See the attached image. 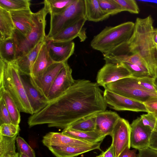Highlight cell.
<instances>
[{
    "mask_svg": "<svg viewBox=\"0 0 157 157\" xmlns=\"http://www.w3.org/2000/svg\"><path fill=\"white\" fill-rule=\"evenodd\" d=\"M103 92L96 82L75 80L64 93L31 115L30 127L47 124L49 127L65 129L82 120L104 111L107 106Z\"/></svg>",
    "mask_w": 157,
    "mask_h": 157,
    "instance_id": "obj_1",
    "label": "cell"
},
{
    "mask_svg": "<svg viewBox=\"0 0 157 157\" xmlns=\"http://www.w3.org/2000/svg\"><path fill=\"white\" fill-rule=\"evenodd\" d=\"M154 28L151 15L144 18L138 17L135 23L133 33L128 41L118 48L122 53L137 54L146 62L151 76H155L157 61L156 46L153 39Z\"/></svg>",
    "mask_w": 157,
    "mask_h": 157,
    "instance_id": "obj_2",
    "label": "cell"
},
{
    "mask_svg": "<svg viewBox=\"0 0 157 157\" xmlns=\"http://www.w3.org/2000/svg\"><path fill=\"white\" fill-rule=\"evenodd\" d=\"M0 86L11 96L20 112L34 114L21 75L14 62L7 63L0 59Z\"/></svg>",
    "mask_w": 157,
    "mask_h": 157,
    "instance_id": "obj_3",
    "label": "cell"
},
{
    "mask_svg": "<svg viewBox=\"0 0 157 157\" xmlns=\"http://www.w3.org/2000/svg\"><path fill=\"white\" fill-rule=\"evenodd\" d=\"M134 27L135 23L132 21L114 26H106L94 36L90 42V46L103 54L109 53L128 41L133 33Z\"/></svg>",
    "mask_w": 157,
    "mask_h": 157,
    "instance_id": "obj_4",
    "label": "cell"
},
{
    "mask_svg": "<svg viewBox=\"0 0 157 157\" xmlns=\"http://www.w3.org/2000/svg\"><path fill=\"white\" fill-rule=\"evenodd\" d=\"M37 12L33 14L32 29L26 36H24L15 29L12 37L17 46V59L27 53L41 42L46 40V17L49 11L46 4Z\"/></svg>",
    "mask_w": 157,
    "mask_h": 157,
    "instance_id": "obj_5",
    "label": "cell"
},
{
    "mask_svg": "<svg viewBox=\"0 0 157 157\" xmlns=\"http://www.w3.org/2000/svg\"><path fill=\"white\" fill-rule=\"evenodd\" d=\"M50 16V30L46 36V41L86 17L84 0H74L62 13Z\"/></svg>",
    "mask_w": 157,
    "mask_h": 157,
    "instance_id": "obj_6",
    "label": "cell"
},
{
    "mask_svg": "<svg viewBox=\"0 0 157 157\" xmlns=\"http://www.w3.org/2000/svg\"><path fill=\"white\" fill-rule=\"evenodd\" d=\"M104 87L105 89L142 103L151 97H157V93L146 90L138 83L136 78L132 77L108 84Z\"/></svg>",
    "mask_w": 157,
    "mask_h": 157,
    "instance_id": "obj_7",
    "label": "cell"
},
{
    "mask_svg": "<svg viewBox=\"0 0 157 157\" xmlns=\"http://www.w3.org/2000/svg\"><path fill=\"white\" fill-rule=\"evenodd\" d=\"M103 96L107 106L116 110L147 113L143 103L105 89Z\"/></svg>",
    "mask_w": 157,
    "mask_h": 157,
    "instance_id": "obj_8",
    "label": "cell"
},
{
    "mask_svg": "<svg viewBox=\"0 0 157 157\" xmlns=\"http://www.w3.org/2000/svg\"><path fill=\"white\" fill-rule=\"evenodd\" d=\"M131 77H132L130 72L121 64L105 63L98 72L96 83L99 86L104 87L108 84Z\"/></svg>",
    "mask_w": 157,
    "mask_h": 157,
    "instance_id": "obj_9",
    "label": "cell"
},
{
    "mask_svg": "<svg viewBox=\"0 0 157 157\" xmlns=\"http://www.w3.org/2000/svg\"><path fill=\"white\" fill-rule=\"evenodd\" d=\"M130 124L125 119L120 117L117 122L110 135L111 144L115 157H118L127 147H130Z\"/></svg>",
    "mask_w": 157,
    "mask_h": 157,
    "instance_id": "obj_10",
    "label": "cell"
},
{
    "mask_svg": "<svg viewBox=\"0 0 157 157\" xmlns=\"http://www.w3.org/2000/svg\"><path fill=\"white\" fill-rule=\"evenodd\" d=\"M66 62L54 63L40 75L36 77L29 76L33 85L47 98L54 81Z\"/></svg>",
    "mask_w": 157,
    "mask_h": 157,
    "instance_id": "obj_11",
    "label": "cell"
},
{
    "mask_svg": "<svg viewBox=\"0 0 157 157\" xmlns=\"http://www.w3.org/2000/svg\"><path fill=\"white\" fill-rule=\"evenodd\" d=\"M72 70L67 62L58 74L49 92L47 98L49 102L59 97L67 91L75 83Z\"/></svg>",
    "mask_w": 157,
    "mask_h": 157,
    "instance_id": "obj_12",
    "label": "cell"
},
{
    "mask_svg": "<svg viewBox=\"0 0 157 157\" xmlns=\"http://www.w3.org/2000/svg\"><path fill=\"white\" fill-rule=\"evenodd\" d=\"M130 126V147L139 150L149 147L152 132L151 129L143 124L140 117L134 120Z\"/></svg>",
    "mask_w": 157,
    "mask_h": 157,
    "instance_id": "obj_13",
    "label": "cell"
},
{
    "mask_svg": "<svg viewBox=\"0 0 157 157\" xmlns=\"http://www.w3.org/2000/svg\"><path fill=\"white\" fill-rule=\"evenodd\" d=\"M48 54L54 63H65L73 54L75 43L72 41L56 42L46 41Z\"/></svg>",
    "mask_w": 157,
    "mask_h": 157,
    "instance_id": "obj_14",
    "label": "cell"
},
{
    "mask_svg": "<svg viewBox=\"0 0 157 157\" xmlns=\"http://www.w3.org/2000/svg\"><path fill=\"white\" fill-rule=\"evenodd\" d=\"M86 21V17L82 18L62 30L48 40L56 42L70 41L78 37L80 41H84L87 37L86 29L83 27Z\"/></svg>",
    "mask_w": 157,
    "mask_h": 157,
    "instance_id": "obj_15",
    "label": "cell"
},
{
    "mask_svg": "<svg viewBox=\"0 0 157 157\" xmlns=\"http://www.w3.org/2000/svg\"><path fill=\"white\" fill-rule=\"evenodd\" d=\"M27 76L21 75L26 94L34 114L44 108L49 102L48 98L42 95L32 84Z\"/></svg>",
    "mask_w": 157,
    "mask_h": 157,
    "instance_id": "obj_16",
    "label": "cell"
},
{
    "mask_svg": "<svg viewBox=\"0 0 157 157\" xmlns=\"http://www.w3.org/2000/svg\"><path fill=\"white\" fill-rule=\"evenodd\" d=\"M101 144L100 142L81 145L51 146L48 148L56 157H75L94 150L101 151Z\"/></svg>",
    "mask_w": 157,
    "mask_h": 157,
    "instance_id": "obj_17",
    "label": "cell"
},
{
    "mask_svg": "<svg viewBox=\"0 0 157 157\" xmlns=\"http://www.w3.org/2000/svg\"><path fill=\"white\" fill-rule=\"evenodd\" d=\"M121 117L116 113L105 110L96 115L95 131L103 136L110 135L118 120Z\"/></svg>",
    "mask_w": 157,
    "mask_h": 157,
    "instance_id": "obj_18",
    "label": "cell"
},
{
    "mask_svg": "<svg viewBox=\"0 0 157 157\" xmlns=\"http://www.w3.org/2000/svg\"><path fill=\"white\" fill-rule=\"evenodd\" d=\"M15 29L24 36L31 32L33 25V13L30 8L10 11Z\"/></svg>",
    "mask_w": 157,
    "mask_h": 157,
    "instance_id": "obj_19",
    "label": "cell"
},
{
    "mask_svg": "<svg viewBox=\"0 0 157 157\" xmlns=\"http://www.w3.org/2000/svg\"><path fill=\"white\" fill-rule=\"evenodd\" d=\"M42 142L48 147L51 146H64L81 145L91 143L77 139L62 132H50L43 137Z\"/></svg>",
    "mask_w": 157,
    "mask_h": 157,
    "instance_id": "obj_20",
    "label": "cell"
},
{
    "mask_svg": "<svg viewBox=\"0 0 157 157\" xmlns=\"http://www.w3.org/2000/svg\"><path fill=\"white\" fill-rule=\"evenodd\" d=\"M45 40L40 42L33 49L18 58L14 62L21 75H30L32 66L40 48Z\"/></svg>",
    "mask_w": 157,
    "mask_h": 157,
    "instance_id": "obj_21",
    "label": "cell"
},
{
    "mask_svg": "<svg viewBox=\"0 0 157 157\" xmlns=\"http://www.w3.org/2000/svg\"><path fill=\"white\" fill-rule=\"evenodd\" d=\"M54 63L48 54L45 40L32 66L30 76L36 77L40 75Z\"/></svg>",
    "mask_w": 157,
    "mask_h": 157,
    "instance_id": "obj_22",
    "label": "cell"
},
{
    "mask_svg": "<svg viewBox=\"0 0 157 157\" xmlns=\"http://www.w3.org/2000/svg\"><path fill=\"white\" fill-rule=\"evenodd\" d=\"M85 17L87 20L94 22L102 21L110 16L101 9L98 0H84Z\"/></svg>",
    "mask_w": 157,
    "mask_h": 157,
    "instance_id": "obj_23",
    "label": "cell"
},
{
    "mask_svg": "<svg viewBox=\"0 0 157 157\" xmlns=\"http://www.w3.org/2000/svg\"><path fill=\"white\" fill-rule=\"evenodd\" d=\"M62 132L74 138L90 143L101 142L105 137L95 130L83 132L73 130L69 128L63 129Z\"/></svg>",
    "mask_w": 157,
    "mask_h": 157,
    "instance_id": "obj_24",
    "label": "cell"
},
{
    "mask_svg": "<svg viewBox=\"0 0 157 157\" xmlns=\"http://www.w3.org/2000/svg\"><path fill=\"white\" fill-rule=\"evenodd\" d=\"M15 29L10 12L0 7V41L12 37Z\"/></svg>",
    "mask_w": 157,
    "mask_h": 157,
    "instance_id": "obj_25",
    "label": "cell"
},
{
    "mask_svg": "<svg viewBox=\"0 0 157 157\" xmlns=\"http://www.w3.org/2000/svg\"><path fill=\"white\" fill-rule=\"evenodd\" d=\"M17 46L14 38L0 41V59L7 63L14 62L17 59Z\"/></svg>",
    "mask_w": 157,
    "mask_h": 157,
    "instance_id": "obj_26",
    "label": "cell"
},
{
    "mask_svg": "<svg viewBox=\"0 0 157 157\" xmlns=\"http://www.w3.org/2000/svg\"><path fill=\"white\" fill-rule=\"evenodd\" d=\"M0 98L2 99L5 103L12 123L19 125L21 121L20 111L11 96L2 87L0 89Z\"/></svg>",
    "mask_w": 157,
    "mask_h": 157,
    "instance_id": "obj_27",
    "label": "cell"
},
{
    "mask_svg": "<svg viewBox=\"0 0 157 157\" xmlns=\"http://www.w3.org/2000/svg\"><path fill=\"white\" fill-rule=\"evenodd\" d=\"M17 135L10 137L0 134V157H10L15 155V142Z\"/></svg>",
    "mask_w": 157,
    "mask_h": 157,
    "instance_id": "obj_28",
    "label": "cell"
},
{
    "mask_svg": "<svg viewBox=\"0 0 157 157\" xmlns=\"http://www.w3.org/2000/svg\"><path fill=\"white\" fill-rule=\"evenodd\" d=\"M74 0H45L44 3L48 7L50 15L60 13L65 10Z\"/></svg>",
    "mask_w": 157,
    "mask_h": 157,
    "instance_id": "obj_29",
    "label": "cell"
},
{
    "mask_svg": "<svg viewBox=\"0 0 157 157\" xmlns=\"http://www.w3.org/2000/svg\"><path fill=\"white\" fill-rule=\"evenodd\" d=\"M29 0H0V7L9 12L30 8Z\"/></svg>",
    "mask_w": 157,
    "mask_h": 157,
    "instance_id": "obj_30",
    "label": "cell"
},
{
    "mask_svg": "<svg viewBox=\"0 0 157 157\" xmlns=\"http://www.w3.org/2000/svg\"><path fill=\"white\" fill-rule=\"evenodd\" d=\"M96 127V115L82 120L69 127L72 129L83 132L94 131Z\"/></svg>",
    "mask_w": 157,
    "mask_h": 157,
    "instance_id": "obj_31",
    "label": "cell"
},
{
    "mask_svg": "<svg viewBox=\"0 0 157 157\" xmlns=\"http://www.w3.org/2000/svg\"><path fill=\"white\" fill-rule=\"evenodd\" d=\"M98 1L102 10L110 16L124 11L120 5L115 0H98Z\"/></svg>",
    "mask_w": 157,
    "mask_h": 157,
    "instance_id": "obj_32",
    "label": "cell"
},
{
    "mask_svg": "<svg viewBox=\"0 0 157 157\" xmlns=\"http://www.w3.org/2000/svg\"><path fill=\"white\" fill-rule=\"evenodd\" d=\"M118 63L125 67L131 73L133 78H140L146 77H152L147 71L137 65L125 62Z\"/></svg>",
    "mask_w": 157,
    "mask_h": 157,
    "instance_id": "obj_33",
    "label": "cell"
},
{
    "mask_svg": "<svg viewBox=\"0 0 157 157\" xmlns=\"http://www.w3.org/2000/svg\"><path fill=\"white\" fill-rule=\"evenodd\" d=\"M20 130L19 125L13 123L0 125V134L5 136L13 137L17 135Z\"/></svg>",
    "mask_w": 157,
    "mask_h": 157,
    "instance_id": "obj_34",
    "label": "cell"
},
{
    "mask_svg": "<svg viewBox=\"0 0 157 157\" xmlns=\"http://www.w3.org/2000/svg\"><path fill=\"white\" fill-rule=\"evenodd\" d=\"M16 142L19 153L24 154L29 157H36L34 151L23 138L18 136L17 137Z\"/></svg>",
    "mask_w": 157,
    "mask_h": 157,
    "instance_id": "obj_35",
    "label": "cell"
},
{
    "mask_svg": "<svg viewBox=\"0 0 157 157\" xmlns=\"http://www.w3.org/2000/svg\"><path fill=\"white\" fill-rule=\"evenodd\" d=\"M140 120L143 124L149 127L152 132H157V118L149 113L140 116Z\"/></svg>",
    "mask_w": 157,
    "mask_h": 157,
    "instance_id": "obj_36",
    "label": "cell"
},
{
    "mask_svg": "<svg viewBox=\"0 0 157 157\" xmlns=\"http://www.w3.org/2000/svg\"><path fill=\"white\" fill-rule=\"evenodd\" d=\"M121 6L124 11L130 13L138 14L140 10L136 2L134 0H115Z\"/></svg>",
    "mask_w": 157,
    "mask_h": 157,
    "instance_id": "obj_37",
    "label": "cell"
},
{
    "mask_svg": "<svg viewBox=\"0 0 157 157\" xmlns=\"http://www.w3.org/2000/svg\"><path fill=\"white\" fill-rule=\"evenodd\" d=\"M13 123L5 103L0 98V125L4 124Z\"/></svg>",
    "mask_w": 157,
    "mask_h": 157,
    "instance_id": "obj_38",
    "label": "cell"
},
{
    "mask_svg": "<svg viewBox=\"0 0 157 157\" xmlns=\"http://www.w3.org/2000/svg\"><path fill=\"white\" fill-rule=\"evenodd\" d=\"M153 78L151 77L136 78L137 82L141 86L149 91L157 93L153 83Z\"/></svg>",
    "mask_w": 157,
    "mask_h": 157,
    "instance_id": "obj_39",
    "label": "cell"
},
{
    "mask_svg": "<svg viewBox=\"0 0 157 157\" xmlns=\"http://www.w3.org/2000/svg\"><path fill=\"white\" fill-rule=\"evenodd\" d=\"M143 103L147 110V113L157 118V97H151Z\"/></svg>",
    "mask_w": 157,
    "mask_h": 157,
    "instance_id": "obj_40",
    "label": "cell"
},
{
    "mask_svg": "<svg viewBox=\"0 0 157 157\" xmlns=\"http://www.w3.org/2000/svg\"><path fill=\"white\" fill-rule=\"evenodd\" d=\"M139 151L136 157H157V150L149 147Z\"/></svg>",
    "mask_w": 157,
    "mask_h": 157,
    "instance_id": "obj_41",
    "label": "cell"
},
{
    "mask_svg": "<svg viewBox=\"0 0 157 157\" xmlns=\"http://www.w3.org/2000/svg\"><path fill=\"white\" fill-rule=\"evenodd\" d=\"M130 147H126L120 153L118 157H136V150H130Z\"/></svg>",
    "mask_w": 157,
    "mask_h": 157,
    "instance_id": "obj_42",
    "label": "cell"
},
{
    "mask_svg": "<svg viewBox=\"0 0 157 157\" xmlns=\"http://www.w3.org/2000/svg\"><path fill=\"white\" fill-rule=\"evenodd\" d=\"M149 147L157 150V132H152Z\"/></svg>",
    "mask_w": 157,
    "mask_h": 157,
    "instance_id": "obj_43",
    "label": "cell"
},
{
    "mask_svg": "<svg viewBox=\"0 0 157 157\" xmlns=\"http://www.w3.org/2000/svg\"><path fill=\"white\" fill-rule=\"evenodd\" d=\"M102 154L103 157H115L113 148L111 144Z\"/></svg>",
    "mask_w": 157,
    "mask_h": 157,
    "instance_id": "obj_44",
    "label": "cell"
},
{
    "mask_svg": "<svg viewBox=\"0 0 157 157\" xmlns=\"http://www.w3.org/2000/svg\"><path fill=\"white\" fill-rule=\"evenodd\" d=\"M153 39L154 44L157 46V28L154 29L153 32Z\"/></svg>",
    "mask_w": 157,
    "mask_h": 157,
    "instance_id": "obj_45",
    "label": "cell"
},
{
    "mask_svg": "<svg viewBox=\"0 0 157 157\" xmlns=\"http://www.w3.org/2000/svg\"><path fill=\"white\" fill-rule=\"evenodd\" d=\"M153 82L155 87L157 91V76L154 78Z\"/></svg>",
    "mask_w": 157,
    "mask_h": 157,
    "instance_id": "obj_46",
    "label": "cell"
},
{
    "mask_svg": "<svg viewBox=\"0 0 157 157\" xmlns=\"http://www.w3.org/2000/svg\"><path fill=\"white\" fill-rule=\"evenodd\" d=\"M155 77L157 76V61H156L155 67Z\"/></svg>",
    "mask_w": 157,
    "mask_h": 157,
    "instance_id": "obj_47",
    "label": "cell"
},
{
    "mask_svg": "<svg viewBox=\"0 0 157 157\" xmlns=\"http://www.w3.org/2000/svg\"><path fill=\"white\" fill-rule=\"evenodd\" d=\"M19 157H29L24 154L19 153Z\"/></svg>",
    "mask_w": 157,
    "mask_h": 157,
    "instance_id": "obj_48",
    "label": "cell"
},
{
    "mask_svg": "<svg viewBox=\"0 0 157 157\" xmlns=\"http://www.w3.org/2000/svg\"><path fill=\"white\" fill-rule=\"evenodd\" d=\"M19 157V153H17L14 156L10 157Z\"/></svg>",
    "mask_w": 157,
    "mask_h": 157,
    "instance_id": "obj_49",
    "label": "cell"
},
{
    "mask_svg": "<svg viewBox=\"0 0 157 157\" xmlns=\"http://www.w3.org/2000/svg\"><path fill=\"white\" fill-rule=\"evenodd\" d=\"M96 157H103V155L102 153L100 155L96 156Z\"/></svg>",
    "mask_w": 157,
    "mask_h": 157,
    "instance_id": "obj_50",
    "label": "cell"
},
{
    "mask_svg": "<svg viewBox=\"0 0 157 157\" xmlns=\"http://www.w3.org/2000/svg\"><path fill=\"white\" fill-rule=\"evenodd\" d=\"M156 53H157V46L156 47Z\"/></svg>",
    "mask_w": 157,
    "mask_h": 157,
    "instance_id": "obj_51",
    "label": "cell"
}]
</instances>
